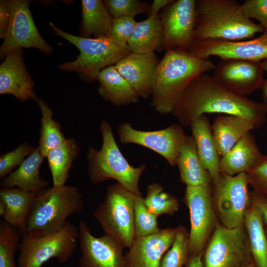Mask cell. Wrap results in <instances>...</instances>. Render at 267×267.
Instances as JSON below:
<instances>
[{"label":"cell","instance_id":"6da1fadb","mask_svg":"<svg viewBox=\"0 0 267 267\" xmlns=\"http://www.w3.org/2000/svg\"><path fill=\"white\" fill-rule=\"evenodd\" d=\"M206 113H223L248 118L254 121L259 128L266 121L267 112L262 103L230 91L213 76L205 73L188 86L172 114L180 125L189 127Z\"/></svg>","mask_w":267,"mask_h":267},{"label":"cell","instance_id":"7a4b0ae2","mask_svg":"<svg viewBox=\"0 0 267 267\" xmlns=\"http://www.w3.org/2000/svg\"><path fill=\"white\" fill-rule=\"evenodd\" d=\"M215 67L185 48L166 50L156 71L150 105L160 114L172 113L192 82Z\"/></svg>","mask_w":267,"mask_h":267},{"label":"cell","instance_id":"3957f363","mask_svg":"<svg viewBox=\"0 0 267 267\" xmlns=\"http://www.w3.org/2000/svg\"><path fill=\"white\" fill-rule=\"evenodd\" d=\"M195 10V41L250 40L265 31L244 15L241 5L234 0H197Z\"/></svg>","mask_w":267,"mask_h":267},{"label":"cell","instance_id":"277c9868","mask_svg":"<svg viewBox=\"0 0 267 267\" xmlns=\"http://www.w3.org/2000/svg\"><path fill=\"white\" fill-rule=\"evenodd\" d=\"M100 131L102 138L101 147L97 150L90 147L87 155L90 181L97 184L113 179L128 191L141 195L138 183L146 165L134 167L128 162L120 151L111 126L107 121H102Z\"/></svg>","mask_w":267,"mask_h":267},{"label":"cell","instance_id":"5b68a950","mask_svg":"<svg viewBox=\"0 0 267 267\" xmlns=\"http://www.w3.org/2000/svg\"><path fill=\"white\" fill-rule=\"evenodd\" d=\"M83 209V196L77 187L65 185L46 188L36 196L23 234L39 237L56 232L69 216Z\"/></svg>","mask_w":267,"mask_h":267},{"label":"cell","instance_id":"8992f818","mask_svg":"<svg viewBox=\"0 0 267 267\" xmlns=\"http://www.w3.org/2000/svg\"><path fill=\"white\" fill-rule=\"evenodd\" d=\"M49 24L55 35L65 39L80 51L75 60L64 62L59 68L64 71L77 72L85 82L97 80L101 70L115 65L131 52L127 45L118 44L108 37L83 38L60 30L52 22Z\"/></svg>","mask_w":267,"mask_h":267},{"label":"cell","instance_id":"52a82bcc","mask_svg":"<svg viewBox=\"0 0 267 267\" xmlns=\"http://www.w3.org/2000/svg\"><path fill=\"white\" fill-rule=\"evenodd\" d=\"M135 195L118 182L112 184L107 188L104 200L93 212L105 234L124 248H129L135 237Z\"/></svg>","mask_w":267,"mask_h":267},{"label":"cell","instance_id":"ba28073f","mask_svg":"<svg viewBox=\"0 0 267 267\" xmlns=\"http://www.w3.org/2000/svg\"><path fill=\"white\" fill-rule=\"evenodd\" d=\"M78 240V228L67 222L59 230L39 237L22 235L19 250L18 267H42L55 258L64 263L74 251Z\"/></svg>","mask_w":267,"mask_h":267},{"label":"cell","instance_id":"9c48e42d","mask_svg":"<svg viewBox=\"0 0 267 267\" xmlns=\"http://www.w3.org/2000/svg\"><path fill=\"white\" fill-rule=\"evenodd\" d=\"M204 267H247L253 263L244 224L229 228L220 222L203 253Z\"/></svg>","mask_w":267,"mask_h":267},{"label":"cell","instance_id":"30bf717a","mask_svg":"<svg viewBox=\"0 0 267 267\" xmlns=\"http://www.w3.org/2000/svg\"><path fill=\"white\" fill-rule=\"evenodd\" d=\"M212 182L186 186L184 201L189 210L190 230L189 232L190 256L203 255L219 220L213 202Z\"/></svg>","mask_w":267,"mask_h":267},{"label":"cell","instance_id":"8fae6325","mask_svg":"<svg viewBox=\"0 0 267 267\" xmlns=\"http://www.w3.org/2000/svg\"><path fill=\"white\" fill-rule=\"evenodd\" d=\"M247 174L235 176L221 173L213 185V202L219 221L223 226L233 228L243 224L245 213L251 204Z\"/></svg>","mask_w":267,"mask_h":267},{"label":"cell","instance_id":"7c38bea8","mask_svg":"<svg viewBox=\"0 0 267 267\" xmlns=\"http://www.w3.org/2000/svg\"><path fill=\"white\" fill-rule=\"evenodd\" d=\"M10 20L6 35L0 48V57L9 52L22 48H36L46 54L52 52V47L43 39L34 22L29 0H7Z\"/></svg>","mask_w":267,"mask_h":267},{"label":"cell","instance_id":"4fadbf2b","mask_svg":"<svg viewBox=\"0 0 267 267\" xmlns=\"http://www.w3.org/2000/svg\"><path fill=\"white\" fill-rule=\"evenodd\" d=\"M195 0H173L160 15L165 50L183 48L190 51L195 41Z\"/></svg>","mask_w":267,"mask_h":267},{"label":"cell","instance_id":"5bb4252c","mask_svg":"<svg viewBox=\"0 0 267 267\" xmlns=\"http://www.w3.org/2000/svg\"><path fill=\"white\" fill-rule=\"evenodd\" d=\"M120 141L145 147L161 155L172 166L177 165L180 148L186 135L181 125L173 124L163 129L143 131L134 128L128 123L118 126Z\"/></svg>","mask_w":267,"mask_h":267},{"label":"cell","instance_id":"9a60e30c","mask_svg":"<svg viewBox=\"0 0 267 267\" xmlns=\"http://www.w3.org/2000/svg\"><path fill=\"white\" fill-rule=\"evenodd\" d=\"M78 240L79 267H126L124 247L105 234L94 236L85 222L79 223Z\"/></svg>","mask_w":267,"mask_h":267},{"label":"cell","instance_id":"2e32d148","mask_svg":"<svg viewBox=\"0 0 267 267\" xmlns=\"http://www.w3.org/2000/svg\"><path fill=\"white\" fill-rule=\"evenodd\" d=\"M190 51L205 59L216 56L221 60L236 59L262 61L267 59V30L258 38L231 41L217 39L195 40Z\"/></svg>","mask_w":267,"mask_h":267},{"label":"cell","instance_id":"e0dca14e","mask_svg":"<svg viewBox=\"0 0 267 267\" xmlns=\"http://www.w3.org/2000/svg\"><path fill=\"white\" fill-rule=\"evenodd\" d=\"M264 72L261 61L227 59L216 65L213 77L230 91L246 96L261 88Z\"/></svg>","mask_w":267,"mask_h":267},{"label":"cell","instance_id":"ac0fdd59","mask_svg":"<svg viewBox=\"0 0 267 267\" xmlns=\"http://www.w3.org/2000/svg\"><path fill=\"white\" fill-rule=\"evenodd\" d=\"M176 228L161 229L145 236H135L125 254L126 267H159L164 254L174 241Z\"/></svg>","mask_w":267,"mask_h":267},{"label":"cell","instance_id":"d6986e66","mask_svg":"<svg viewBox=\"0 0 267 267\" xmlns=\"http://www.w3.org/2000/svg\"><path fill=\"white\" fill-rule=\"evenodd\" d=\"M25 65L22 49L8 52L0 65V94H11L22 101L39 99Z\"/></svg>","mask_w":267,"mask_h":267},{"label":"cell","instance_id":"ffe728a7","mask_svg":"<svg viewBox=\"0 0 267 267\" xmlns=\"http://www.w3.org/2000/svg\"><path fill=\"white\" fill-rule=\"evenodd\" d=\"M160 60L155 52H131L115 65L139 97L151 96L156 71Z\"/></svg>","mask_w":267,"mask_h":267},{"label":"cell","instance_id":"44dd1931","mask_svg":"<svg viewBox=\"0 0 267 267\" xmlns=\"http://www.w3.org/2000/svg\"><path fill=\"white\" fill-rule=\"evenodd\" d=\"M36 195L19 188L0 190V216L6 223L20 230L22 235L26 231Z\"/></svg>","mask_w":267,"mask_h":267},{"label":"cell","instance_id":"7402d4cb","mask_svg":"<svg viewBox=\"0 0 267 267\" xmlns=\"http://www.w3.org/2000/svg\"><path fill=\"white\" fill-rule=\"evenodd\" d=\"M263 155L249 132L240 139L220 161V171L229 176L248 173L258 164Z\"/></svg>","mask_w":267,"mask_h":267},{"label":"cell","instance_id":"603a6c76","mask_svg":"<svg viewBox=\"0 0 267 267\" xmlns=\"http://www.w3.org/2000/svg\"><path fill=\"white\" fill-rule=\"evenodd\" d=\"M44 158L37 146L17 169L1 179L0 186H16L36 195L42 193L48 185L47 181L40 176V168Z\"/></svg>","mask_w":267,"mask_h":267},{"label":"cell","instance_id":"cb8c5ba5","mask_svg":"<svg viewBox=\"0 0 267 267\" xmlns=\"http://www.w3.org/2000/svg\"><path fill=\"white\" fill-rule=\"evenodd\" d=\"M190 127L199 157L209 174L212 185H214L218 182L221 176V159L214 139L212 127L204 115L195 120Z\"/></svg>","mask_w":267,"mask_h":267},{"label":"cell","instance_id":"d4e9b609","mask_svg":"<svg viewBox=\"0 0 267 267\" xmlns=\"http://www.w3.org/2000/svg\"><path fill=\"white\" fill-rule=\"evenodd\" d=\"M211 127L216 147L221 157L247 133L258 128L252 120L230 115L218 116Z\"/></svg>","mask_w":267,"mask_h":267},{"label":"cell","instance_id":"484cf974","mask_svg":"<svg viewBox=\"0 0 267 267\" xmlns=\"http://www.w3.org/2000/svg\"><path fill=\"white\" fill-rule=\"evenodd\" d=\"M97 80L99 83L98 92L100 95L115 106H127L139 100V96L115 65L101 70Z\"/></svg>","mask_w":267,"mask_h":267},{"label":"cell","instance_id":"4316f807","mask_svg":"<svg viewBox=\"0 0 267 267\" xmlns=\"http://www.w3.org/2000/svg\"><path fill=\"white\" fill-rule=\"evenodd\" d=\"M177 165L180 180L186 186H197L212 182L199 157L192 136L186 135L179 151Z\"/></svg>","mask_w":267,"mask_h":267},{"label":"cell","instance_id":"83f0119b","mask_svg":"<svg viewBox=\"0 0 267 267\" xmlns=\"http://www.w3.org/2000/svg\"><path fill=\"white\" fill-rule=\"evenodd\" d=\"M127 46L132 52L149 53L163 48V32L160 15L137 22Z\"/></svg>","mask_w":267,"mask_h":267},{"label":"cell","instance_id":"f1b7e54d","mask_svg":"<svg viewBox=\"0 0 267 267\" xmlns=\"http://www.w3.org/2000/svg\"><path fill=\"white\" fill-rule=\"evenodd\" d=\"M80 37H108L114 18L101 0H82Z\"/></svg>","mask_w":267,"mask_h":267},{"label":"cell","instance_id":"f546056e","mask_svg":"<svg viewBox=\"0 0 267 267\" xmlns=\"http://www.w3.org/2000/svg\"><path fill=\"white\" fill-rule=\"evenodd\" d=\"M243 224L248 235L255 267H267V236L263 216L252 203L245 213Z\"/></svg>","mask_w":267,"mask_h":267},{"label":"cell","instance_id":"4dcf8cb0","mask_svg":"<svg viewBox=\"0 0 267 267\" xmlns=\"http://www.w3.org/2000/svg\"><path fill=\"white\" fill-rule=\"evenodd\" d=\"M80 152L77 142L70 138L48 152L45 158L51 174L53 186L65 185L73 163Z\"/></svg>","mask_w":267,"mask_h":267},{"label":"cell","instance_id":"1f68e13d","mask_svg":"<svg viewBox=\"0 0 267 267\" xmlns=\"http://www.w3.org/2000/svg\"><path fill=\"white\" fill-rule=\"evenodd\" d=\"M37 103L42 113L38 147L45 158L50 150L60 145L66 138L60 124L52 118L53 112L47 103L42 99H39Z\"/></svg>","mask_w":267,"mask_h":267},{"label":"cell","instance_id":"d6a6232c","mask_svg":"<svg viewBox=\"0 0 267 267\" xmlns=\"http://www.w3.org/2000/svg\"><path fill=\"white\" fill-rule=\"evenodd\" d=\"M144 200L148 210L157 217L172 215L178 210L179 206L178 199L164 191L158 183H153L147 187Z\"/></svg>","mask_w":267,"mask_h":267},{"label":"cell","instance_id":"836d02e7","mask_svg":"<svg viewBox=\"0 0 267 267\" xmlns=\"http://www.w3.org/2000/svg\"><path fill=\"white\" fill-rule=\"evenodd\" d=\"M174 241L162 258L159 267H183L189 257V232L183 225L176 228Z\"/></svg>","mask_w":267,"mask_h":267},{"label":"cell","instance_id":"e575fe53","mask_svg":"<svg viewBox=\"0 0 267 267\" xmlns=\"http://www.w3.org/2000/svg\"><path fill=\"white\" fill-rule=\"evenodd\" d=\"M22 234L20 230L6 223L0 222V267H18L15 255L19 250Z\"/></svg>","mask_w":267,"mask_h":267},{"label":"cell","instance_id":"d590c367","mask_svg":"<svg viewBox=\"0 0 267 267\" xmlns=\"http://www.w3.org/2000/svg\"><path fill=\"white\" fill-rule=\"evenodd\" d=\"M158 217L146 207L141 195H135L134 204V224L135 236H145L159 232Z\"/></svg>","mask_w":267,"mask_h":267},{"label":"cell","instance_id":"8d00e7d4","mask_svg":"<svg viewBox=\"0 0 267 267\" xmlns=\"http://www.w3.org/2000/svg\"><path fill=\"white\" fill-rule=\"evenodd\" d=\"M103 2L114 18H134L138 14L148 12L150 5L138 0H105Z\"/></svg>","mask_w":267,"mask_h":267},{"label":"cell","instance_id":"74e56055","mask_svg":"<svg viewBox=\"0 0 267 267\" xmlns=\"http://www.w3.org/2000/svg\"><path fill=\"white\" fill-rule=\"evenodd\" d=\"M35 148L27 142L22 143L13 150L0 156V178L2 179L19 167Z\"/></svg>","mask_w":267,"mask_h":267},{"label":"cell","instance_id":"f35d334b","mask_svg":"<svg viewBox=\"0 0 267 267\" xmlns=\"http://www.w3.org/2000/svg\"><path fill=\"white\" fill-rule=\"evenodd\" d=\"M137 22L131 17L114 18L108 37L118 44L127 45Z\"/></svg>","mask_w":267,"mask_h":267},{"label":"cell","instance_id":"ab89813d","mask_svg":"<svg viewBox=\"0 0 267 267\" xmlns=\"http://www.w3.org/2000/svg\"><path fill=\"white\" fill-rule=\"evenodd\" d=\"M247 174L249 184L253 190L267 197V155H263L258 164Z\"/></svg>","mask_w":267,"mask_h":267},{"label":"cell","instance_id":"60d3db41","mask_svg":"<svg viewBox=\"0 0 267 267\" xmlns=\"http://www.w3.org/2000/svg\"><path fill=\"white\" fill-rule=\"evenodd\" d=\"M241 7L247 18L257 20L265 30H267V0H246Z\"/></svg>","mask_w":267,"mask_h":267},{"label":"cell","instance_id":"b9f144b4","mask_svg":"<svg viewBox=\"0 0 267 267\" xmlns=\"http://www.w3.org/2000/svg\"><path fill=\"white\" fill-rule=\"evenodd\" d=\"M10 20V10L7 0L0 1V38L4 39Z\"/></svg>","mask_w":267,"mask_h":267},{"label":"cell","instance_id":"7bdbcfd3","mask_svg":"<svg viewBox=\"0 0 267 267\" xmlns=\"http://www.w3.org/2000/svg\"><path fill=\"white\" fill-rule=\"evenodd\" d=\"M250 201L261 211L264 221L267 224V197L253 190L250 192Z\"/></svg>","mask_w":267,"mask_h":267},{"label":"cell","instance_id":"ee69618b","mask_svg":"<svg viewBox=\"0 0 267 267\" xmlns=\"http://www.w3.org/2000/svg\"><path fill=\"white\" fill-rule=\"evenodd\" d=\"M173 1V0H154L150 5L149 16L158 14V12L161 8L163 9Z\"/></svg>","mask_w":267,"mask_h":267},{"label":"cell","instance_id":"f6af8a7d","mask_svg":"<svg viewBox=\"0 0 267 267\" xmlns=\"http://www.w3.org/2000/svg\"><path fill=\"white\" fill-rule=\"evenodd\" d=\"M202 255L190 256L185 267H204Z\"/></svg>","mask_w":267,"mask_h":267},{"label":"cell","instance_id":"bcb514c9","mask_svg":"<svg viewBox=\"0 0 267 267\" xmlns=\"http://www.w3.org/2000/svg\"><path fill=\"white\" fill-rule=\"evenodd\" d=\"M262 90L263 103H262L267 112V78L264 80L261 88Z\"/></svg>","mask_w":267,"mask_h":267},{"label":"cell","instance_id":"7dc6e473","mask_svg":"<svg viewBox=\"0 0 267 267\" xmlns=\"http://www.w3.org/2000/svg\"><path fill=\"white\" fill-rule=\"evenodd\" d=\"M264 71L267 73V59L261 61Z\"/></svg>","mask_w":267,"mask_h":267},{"label":"cell","instance_id":"c3c4849f","mask_svg":"<svg viewBox=\"0 0 267 267\" xmlns=\"http://www.w3.org/2000/svg\"><path fill=\"white\" fill-rule=\"evenodd\" d=\"M247 267H256L255 265H254V263H252L250 265H249V266H248Z\"/></svg>","mask_w":267,"mask_h":267},{"label":"cell","instance_id":"681fc988","mask_svg":"<svg viewBox=\"0 0 267 267\" xmlns=\"http://www.w3.org/2000/svg\"><path fill=\"white\" fill-rule=\"evenodd\" d=\"M265 231H266V233L267 236V228H265Z\"/></svg>","mask_w":267,"mask_h":267}]
</instances>
